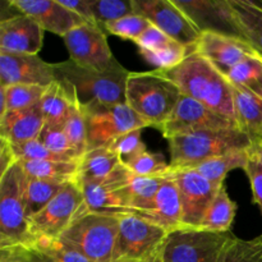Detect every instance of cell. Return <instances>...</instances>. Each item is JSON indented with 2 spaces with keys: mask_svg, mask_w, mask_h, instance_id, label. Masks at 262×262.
Wrapping results in <instances>:
<instances>
[{
  "mask_svg": "<svg viewBox=\"0 0 262 262\" xmlns=\"http://www.w3.org/2000/svg\"><path fill=\"white\" fill-rule=\"evenodd\" d=\"M84 214V194L79 182L68 183L50 204L30 219L31 238L58 239L67 228ZM31 239V241H32Z\"/></svg>",
  "mask_w": 262,
  "mask_h": 262,
  "instance_id": "9c48e42d",
  "label": "cell"
},
{
  "mask_svg": "<svg viewBox=\"0 0 262 262\" xmlns=\"http://www.w3.org/2000/svg\"><path fill=\"white\" fill-rule=\"evenodd\" d=\"M194 50L196 46H184L171 40L163 48L155 50H140V54L159 71H169L183 63L184 59Z\"/></svg>",
  "mask_w": 262,
  "mask_h": 262,
  "instance_id": "d590c367",
  "label": "cell"
},
{
  "mask_svg": "<svg viewBox=\"0 0 262 262\" xmlns=\"http://www.w3.org/2000/svg\"><path fill=\"white\" fill-rule=\"evenodd\" d=\"M151 26V22L143 15L133 14L123 17L120 19L113 20L104 26V32L110 35L119 36V37L132 40L135 42L146 30Z\"/></svg>",
  "mask_w": 262,
  "mask_h": 262,
  "instance_id": "ab89813d",
  "label": "cell"
},
{
  "mask_svg": "<svg viewBox=\"0 0 262 262\" xmlns=\"http://www.w3.org/2000/svg\"><path fill=\"white\" fill-rule=\"evenodd\" d=\"M235 211L237 205L230 200L227 189L223 186L207 209L200 228L210 232L228 233L234 220Z\"/></svg>",
  "mask_w": 262,
  "mask_h": 262,
  "instance_id": "f546056e",
  "label": "cell"
},
{
  "mask_svg": "<svg viewBox=\"0 0 262 262\" xmlns=\"http://www.w3.org/2000/svg\"><path fill=\"white\" fill-rule=\"evenodd\" d=\"M166 235L165 229L143 217L122 215L113 262H137L151 257L160 250Z\"/></svg>",
  "mask_w": 262,
  "mask_h": 262,
  "instance_id": "30bf717a",
  "label": "cell"
},
{
  "mask_svg": "<svg viewBox=\"0 0 262 262\" xmlns=\"http://www.w3.org/2000/svg\"><path fill=\"white\" fill-rule=\"evenodd\" d=\"M242 37L262 55V0H228Z\"/></svg>",
  "mask_w": 262,
  "mask_h": 262,
  "instance_id": "d4e9b609",
  "label": "cell"
},
{
  "mask_svg": "<svg viewBox=\"0 0 262 262\" xmlns=\"http://www.w3.org/2000/svg\"><path fill=\"white\" fill-rule=\"evenodd\" d=\"M137 262H161V261H160V258H159V251H158V252L155 253V255L151 256V257L145 258V260H142V261H137Z\"/></svg>",
  "mask_w": 262,
  "mask_h": 262,
  "instance_id": "681fc988",
  "label": "cell"
},
{
  "mask_svg": "<svg viewBox=\"0 0 262 262\" xmlns=\"http://www.w3.org/2000/svg\"><path fill=\"white\" fill-rule=\"evenodd\" d=\"M247 150L233 151L225 155L207 159L191 169H194L211 183L216 186H224V179L229 171L245 168L247 161Z\"/></svg>",
  "mask_w": 262,
  "mask_h": 262,
  "instance_id": "4dcf8cb0",
  "label": "cell"
},
{
  "mask_svg": "<svg viewBox=\"0 0 262 262\" xmlns=\"http://www.w3.org/2000/svg\"><path fill=\"white\" fill-rule=\"evenodd\" d=\"M0 262H33L32 253L25 245L0 248Z\"/></svg>",
  "mask_w": 262,
  "mask_h": 262,
  "instance_id": "bcb514c9",
  "label": "cell"
},
{
  "mask_svg": "<svg viewBox=\"0 0 262 262\" xmlns=\"http://www.w3.org/2000/svg\"><path fill=\"white\" fill-rule=\"evenodd\" d=\"M13 154L18 161L20 160H53V161H81V160H72V159L64 158V156L56 155L51 152L49 148L42 145L40 140L27 141V142L18 143V145H12Z\"/></svg>",
  "mask_w": 262,
  "mask_h": 262,
  "instance_id": "ee69618b",
  "label": "cell"
},
{
  "mask_svg": "<svg viewBox=\"0 0 262 262\" xmlns=\"http://www.w3.org/2000/svg\"><path fill=\"white\" fill-rule=\"evenodd\" d=\"M196 50L225 77L246 58L258 55L257 51L243 38L215 32H202L196 43Z\"/></svg>",
  "mask_w": 262,
  "mask_h": 262,
  "instance_id": "ac0fdd59",
  "label": "cell"
},
{
  "mask_svg": "<svg viewBox=\"0 0 262 262\" xmlns=\"http://www.w3.org/2000/svg\"><path fill=\"white\" fill-rule=\"evenodd\" d=\"M27 246L33 262H92L61 239L35 238Z\"/></svg>",
  "mask_w": 262,
  "mask_h": 262,
  "instance_id": "f1b7e54d",
  "label": "cell"
},
{
  "mask_svg": "<svg viewBox=\"0 0 262 262\" xmlns=\"http://www.w3.org/2000/svg\"><path fill=\"white\" fill-rule=\"evenodd\" d=\"M55 81L74 91L82 107L92 104L125 102V83L130 72L124 67L109 72H99L78 66L73 60L53 64Z\"/></svg>",
  "mask_w": 262,
  "mask_h": 262,
  "instance_id": "3957f363",
  "label": "cell"
},
{
  "mask_svg": "<svg viewBox=\"0 0 262 262\" xmlns=\"http://www.w3.org/2000/svg\"><path fill=\"white\" fill-rule=\"evenodd\" d=\"M9 3L19 13L35 18L43 30L61 37L87 23L59 0H12Z\"/></svg>",
  "mask_w": 262,
  "mask_h": 262,
  "instance_id": "d6986e66",
  "label": "cell"
},
{
  "mask_svg": "<svg viewBox=\"0 0 262 262\" xmlns=\"http://www.w3.org/2000/svg\"><path fill=\"white\" fill-rule=\"evenodd\" d=\"M232 237L229 232L182 228L168 233L159 250V258L161 262H219Z\"/></svg>",
  "mask_w": 262,
  "mask_h": 262,
  "instance_id": "52a82bcc",
  "label": "cell"
},
{
  "mask_svg": "<svg viewBox=\"0 0 262 262\" xmlns=\"http://www.w3.org/2000/svg\"><path fill=\"white\" fill-rule=\"evenodd\" d=\"M128 169L122 163L102 183H79L84 194V214L100 212L112 215H133L129 209L123 181Z\"/></svg>",
  "mask_w": 262,
  "mask_h": 262,
  "instance_id": "2e32d148",
  "label": "cell"
},
{
  "mask_svg": "<svg viewBox=\"0 0 262 262\" xmlns=\"http://www.w3.org/2000/svg\"><path fill=\"white\" fill-rule=\"evenodd\" d=\"M171 38L166 36L163 31L159 30L154 25H151L137 40L135 41L136 45L140 50H155V49L163 48L166 43H169Z\"/></svg>",
  "mask_w": 262,
  "mask_h": 262,
  "instance_id": "f6af8a7d",
  "label": "cell"
},
{
  "mask_svg": "<svg viewBox=\"0 0 262 262\" xmlns=\"http://www.w3.org/2000/svg\"><path fill=\"white\" fill-rule=\"evenodd\" d=\"M123 165L135 176L148 177V178L164 177L170 170V164L166 163L163 154L150 152V151H145L129 163Z\"/></svg>",
  "mask_w": 262,
  "mask_h": 262,
  "instance_id": "74e56055",
  "label": "cell"
},
{
  "mask_svg": "<svg viewBox=\"0 0 262 262\" xmlns=\"http://www.w3.org/2000/svg\"><path fill=\"white\" fill-rule=\"evenodd\" d=\"M200 32H215L233 37H242L239 27L228 0H173ZM245 40V38H243Z\"/></svg>",
  "mask_w": 262,
  "mask_h": 262,
  "instance_id": "9a60e30c",
  "label": "cell"
},
{
  "mask_svg": "<svg viewBox=\"0 0 262 262\" xmlns=\"http://www.w3.org/2000/svg\"><path fill=\"white\" fill-rule=\"evenodd\" d=\"M164 177H155V178L138 177L127 170L123 181V189L133 215L145 219L146 214L152 210L156 194L163 184Z\"/></svg>",
  "mask_w": 262,
  "mask_h": 262,
  "instance_id": "cb8c5ba5",
  "label": "cell"
},
{
  "mask_svg": "<svg viewBox=\"0 0 262 262\" xmlns=\"http://www.w3.org/2000/svg\"><path fill=\"white\" fill-rule=\"evenodd\" d=\"M261 143H262V142H261Z\"/></svg>",
  "mask_w": 262,
  "mask_h": 262,
  "instance_id": "f907efd6",
  "label": "cell"
},
{
  "mask_svg": "<svg viewBox=\"0 0 262 262\" xmlns=\"http://www.w3.org/2000/svg\"><path fill=\"white\" fill-rule=\"evenodd\" d=\"M23 170L28 178L42 181L72 183L78 182L81 161H53V160H20Z\"/></svg>",
  "mask_w": 262,
  "mask_h": 262,
  "instance_id": "4316f807",
  "label": "cell"
},
{
  "mask_svg": "<svg viewBox=\"0 0 262 262\" xmlns=\"http://www.w3.org/2000/svg\"><path fill=\"white\" fill-rule=\"evenodd\" d=\"M120 164V159L112 148L100 147L87 151L81 159L79 183H102Z\"/></svg>",
  "mask_w": 262,
  "mask_h": 262,
  "instance_id": "484cf974",
  "label": "cell"
},
{
  "mask_svg": "<svg viewBox=\"0 0 262 262\" xmlns=\"http://www.w3.org/2000/svg\"><path fill=\"white\" fill-rule=\"evenodd\" d=\"M45 127L40 102L31 107L8 110L0 117V138L12 145L37 140Z\"/></svg>",
  "mask_w": 262,
  "mask_h": 262,
  "instance_id": "44dd1931",
  "label": "cell"
},
{
  "mask_svg": "<svg viewBox=\"0 0 262 262\" xmlns=\"http://www.w3.org/2000/svg\"><path fill=\"white\" fill-rule=\"evenodd\" d=\"M169 176L178 187L182 202V225L196 229L223 186H216L191 168H170Z\"/></svg>",
  "mask_w": 262,
  "mask_h": 262,
  "instance_id": "7c38bea8",
  "label": "cell"
},
{
  "mask_svg": "<svg viewBox=\"0 0 262 262\" xmlns=\"http://www.w3.org/2000/svg\"><path fill=\"white\" fill-rule=\"evenodd\" d=\"M230 84L245 89L262 99V55H252L238 63L227 74Z\"/></svg>",
  "mask_w": 262,
  "mask_h": 262,
  "instance_id": "836d02e7",
  "label": "cell"
},
{
  "mask_svg": "<svg viewBox=\"0 0 262 262\" xmlns=\"http://www.w3.org/2000/svg\"><path fill=\"white\" fill-rule=\"evenodd\" d=\"M64 7H67L68 9L73 10L74 13L79 15V17L83 18L87 23L90 25H96L95 22L94 13H92V7H91V0H59Z\"/></svg>",
  "mask_w": 262,
  "mask_h": 262,
  "instance_id": "7dc6e473",
  "label": "cell"
},
{
  "mask_svg": "<svg viewBox=\"0 0 262 262\" xmlns=\"http://www.w3.org/2000/svg\"><path fill=\"white\" fill-rule=\"evenodd\" d=\"M122 215L86 212L77 217L59 239L92 262H113Z\"/></svg>",
  "mask_w": 262,
  "mask_h": 262,
  "instance_id": "8992f818",
  "label": "cell"
},
{
  "mask_svg": "<svg viewBox=\"0 0 262 262\" xmlns=\"http://www.w3.org/2000/svg\"><path fill=\"white\" fill-rule=\"evenodd\" d=\"M38 140L42 142L46 148H49L51 152L56 154V155L64 156V158L72 159V160H81L74 148L72 147L63 127L45 125Z\"/></svg>",
  "mask_w": 262,
  "mask_h": 262,
  "instance_id": "b9f144b4",
  "label": "cell"
},
{
  "mask_svg": "<svg viewBox=\"0 0 262 262\" xmlns=\"http://www.w3.org/2000/svg\"><path fill=\"white\" fill-rule=\"evenodd\" d=\"M161 72L179 87L182 94L237 123L232 84L199 51L189 54L176 68Z\"/></svg>",
  "mask_w": 262,
  "mask_h": 262,
  "instance_id": "6da1fadb",
  "label": "cell"
},
{
  "mask_svg": "<svg viewBox=\"0 0 262 262\" xmlns=\"http://www.w3.org/2000/svg\"><path fill=\"white\" fill-rule=\"evenodd\" d=\"M237 124L252 143L262 142V99L252 92L232 84Z\"/></svg>",
  "mask_w": 262,
  "mask_h": 262,
  "instance_id": "603a6c76",
  "label": "cell"
},
{
  "mask_svg": "<svg viewBox=\"0 0 262 262\" xmlns=\"http://www.w3.org/2000/svg\"><path fill=\"white\" fill-rule=\"evenodd\" d=\"M219 262H262V235L251 241L233 235L223 250Z\"/></svg>",
  "mask_w": 262,
  "mask_h": 262,
  "instance_id": "8d00e7d4",
  "label": "cell"
},
{
  "mask_svg": "<svg viewBox=\"0 0 262 262\" xmlns=\"http://www.w3.org/2000/svg\"><path fill=\"white\" fill-rule=\"evenodd\" d=\"M64 86L72 92V96H73V104H72L71 113H69L66 123H64L63 129L64 132H66L67 137H68L69 142H71L72 147L74 148V151L77 152L78 158L82 159L84 154L87 152V150H89V145H87L86 118H84L83 110H82V106L79 105L73 90H72L69 86H67V84H64Z\"/></svg>",
  "mask_w": 262,
  "mask_h": 262,
  "instance_id": "e575fe53",
  "label": "cell"
},
{
  "mask_svg": "<svg viewBox=\"0 0 262 262\" xmlns=\"http://www.w3.org/2000/svg\"><path fill=\"white\" fill-rule=\"evenodd\" d=\"M182 91L161 71L130 72L125 83V104L145 122L146 127L161 125L170 118Z\"/></svg>",
  "mask_w": 262,
  "mask_h": 262,
  "instance_id": "7a4b0ae2",
  "label": "cell"
},
{
  "mask_svg": "<svg viewBox=\"0 0 262 262\" xmlns=\"http://www.w3.org/2000/svg\"><path fill=\"white\" fill-rule=\"evenodd\" d=\"M250 179L253 202L262 212V143H252L247 150V161L243 168Z\"/></svg>",
  "mask_w": 262,
  "mask_h": 262,
  "instance_id": "60d3db41",
  "label": "cell"
},
{
  "mask_svg": "<svg viewBox=\"0 0 262 262\" xmlns=\"http://www.w3.org/2000/svg\"><path fill=\"white\" fill-rule=\"evenodd\" d=\"M82 110L87 125V151L109 147L120 136L146 127L145 122L125 102L92 104Z\"/></svg>",
  "mask_w": 262,
  "mask_h": 262,
  "instance_id": "ba28073f",
  "label": "cell"
},
{
  "mask_svg": "<svg viewBox=\"0 0 262 262\" xmlns=\"http://www.w3.org/2000/svg\"><path fill=\"white\" fill-rule=\"evenodd\" d=\"M72 104H73L72 92L59 81L53 82L46 89L45 95L40 101L45 125L63 127L71 113Z\"/></svg>",
  "mask_w": 262,
  "mask_h": 262,
  "instance_id": "83f0119b",
  "label": "cell"
},
{
  "mask_svg": "<svg viewBox=\"0 0 262 262\" xmlns=\"http://www.w3.org/2000/svg\"><path fill=\"white\" fill-rule=\"evenodd\" d=\"M55 82L53 64L38 55L0 51V87L12 84H35L49 87Z\"/></svg>",
  "mask_w": 262,
  "mask_h": 262,
  "instance_id": "e0dca14e",
  "label": "cell"
},
{
  "mask_svg": "<svg viewBox=\"0 0 262 262\" xmlns=\"http://www.w3.org/2000/svg\"><path fill=\"white\" fill-rule=\"evenodd\" d=\"M18 160L15 159L14 154H13L12 147H10V143L0 138V166H2L0 176L4 174Z\"/></svg>",
  "mask_w": 262,
  "mask_h": 262,
  "instance_id": "c3c4849f",
  "label": "cell"
},
{
  "mask_svg": "<svg viewBox=\"0 0 262 262\" xmlns=\"http://www.w3.org/2000/svg\"><path fill=\"white\" fill-rule=\"evenodd\" d=\"M133 10L184 46H196L201 37V32L173 0H133Z\"/></svg>",
  "mask_w": 262,
  "mask_h": 262,
  "instance_id": "4fadbf2b",
  "label": "cell"
},
{
  "mask_svg": "<svg viewBox=\"0 0 262 262\" xmlns=\"http://www.w3.org/2000/svg\"><path fill=\"white\" fill-rule=\"evenodd\" d=\"M71 60L84 68L109 72L122 68L107 43L106 33L99 26L84 25L74 28L63 37Z\"/></svg>",
  "mask_w": 262,
  "mask_h": 262,
  "instance_id": "8fae6325",
  "label": "cell"
},
{
  "mask_svg": "<svg viewBox=\"0 0 262 262\" xmlns=\"http://www.w3.org/2000/svg\"><path fill=\"white\" fill-rule=\"evenodd\" d=\"M239 128L237 123L205 106L192 97L182 94L170 118L161 125L160 132L166 140L199 129Z\"/></svg>",
  "mask_w": 262,
  "mask_h": 262,
  "instance_id": "5bb4252c",
  "label": "cell"
},
{
  "mask_svg": "<svg viewBox=\"0 0 262 262\" xmlns=\"http://www.w3.org/2000/svg\"><path fill=\"white\" fill-rule=\"evenodd\" d=\"M95 22L104 31V26L113 20L133 14V0H91Z\"/></svg>",
  "mask_w": 262,
  "mask_h": 262,
  "instance_id": "f35d334b",
  "label": "cell"
},
{
  "mask_svg": "<svg viewBox=\"0 0 262 262\" xmlns=\"http://www.w3.org/2000/svg\"><path fill=\"white\" fill-rule=\"evenodd\" d=\"M142 129H135L125 135L118 137L114 142L110 143L109 148H112L120 159V163L127 164L138 155L143 154L146 150L145 143L141 140Z\"/></svg>",
  "mask_w": 262,
  "mask_h": 262,
  "instance_id": "7bdbcfd3",
  "label": "cell"
},
{
  "mask_svg": "<svg viewBox=\"0 0 262 262\" xmlns=\"http://www.w3.org/2000/svg\"><path fill=\"white\" fill-rule=\"evenodd\" d=\"M168 141L170 168H193L207 159L247 150L252 145L250 137L239 128L192 130Z\"/></svg>",
  "mask_w": 262,
  "mask_h": 262,
  "instance_id": "277c9868",
  "label": "cell"
},
{
  "mask_svg": "<svg viewBox=\"0 0 262 262\" xmlns=\"http://www.w3.org/2000/svg\"><path fill=\"white\" fill-rule=\"evenodd\" d=\"M48 87L35 84H12L0 87L2 102H0V117L8 110H19L38 104L45 95Z\"/></svg>",
  "mask_w": 262,
  "mask_h": 262,
  "instance_id": "1f68e13d",
  "label": "cell"
},
{
  "mask_svg": "<svg viewBox=\"0 0 262 262\" xmlns=\"http://www.w3.org/2000/svg\"><path fill=\"white\" fill-rule=\"evenodd\" d=\"M28 177L19 161L0 176V248L31 242L25 193Z\"/></svg>",
  "mask_w": 262,
  "mask_h": 262,
  "instance_id": "5b68a950",
  "label": "cell"
},
{
  "mask_svg": "<svg viewBox=\"0 0 262 262\" xmlns=\"http://www.w3.org/2000/svg\"><path fill=\"white\" fill-rule=\"evenodd\" d=\"M43 30L35 18L27 14L3 18L0 22V51L37 55L42 48Z\"/></svg>",
  "mask_w": 262,
  "mask_h": 262,
  "instance_id": "ffe728a7",
  "label": "cell"
},
{
  "mask_svg": "<svg viewBox=\"0 0 262 262\" xmlns=\"http://www.w3.org/2000/svg\"><path fill=\"white\" fill-rule=\"evenodd\" d=\"M146 220L159 225L166 232L182 229V202L178 187L169 174L164 177L163 184L156 194L154 207L145 216Z\"/></svg>",
  "mask_w": 262,
  "mask_h": 262,
  "instance_id": "7402d4cb",
  "label": "cell"
},
{
  "mask_svg": "<svg viewBox=\"0 0 262 262\" xmlns=\"http://www.w3.org/2000/svg\"><path fill=\"white\" fill-rule=\"evenodd\" d=\"M68 183L60 182L42 181V179L28 178L27 188L25 193L26 216L28 222L31 217L37 215L42 209H45L51 200L64 188Z\"/></svg>",
  "mask_w": 262,
  "mask_h": 262,
  "instance_id": "d6a6232c",
  "label": "cell"
}]
</instances>
